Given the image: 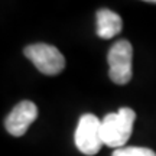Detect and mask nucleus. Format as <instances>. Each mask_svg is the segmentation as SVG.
<instances>
[{
    "instance_id": "f257e3e1",
    "label": "nucleus",
    "mask_w": 156,
    "mask_h": 156,
    "mask_svg": "<svg viewBox=\"0 0 156 156\" xmlns=\"http://www.w3.org/2000/svg\"><path fill=\"white\" fill-rule=\"evenodd\" d=\"M134 120H136V113L129 107H122L116 113L107 114L101 120L103 143L108 147H116V149L124 147L132 136Z\"/></svg>"
},
{
    "instance_id": "f03ea898",
    "label": "nucleus",
    "mask_w": 156,
    "mask_h": 156,
    "mask_svg": "<svg viewBox=\"0 0 156 156\" xmlns=\"http://www.w3.org/2000/svg\"><path fill=\"white\" fill-rule=\"evenodd\" d=\"M133 46L127 39H119L112 45L107 54L108 75L114 84L124 85L132 80Z\"/></svg>"
},
{
    "instance_id": "7ed1b4c3",
    "label": "nucleus",
    "mask_w": 156,
    "mask_h": 156,
    "mask_svg": "<svg viewBox=\"0 0 156 156\" xmlns=\"http://www.w3.org/2000/svg\"><path fill=\"white\" fill-rule=\"evenodd\" d=\"M74 142L77 149L87 156L98 153L103 143L101 136V120L94 114H83L78 120V126L74 133Z\"/></svg>"
},
{
    "instance_id": "20e7f679",
    "label": "nucleus",
    "mask_w": 156,
    "mask_h": 156,
    "mask_svg": "<svg viewBox=\"0 0 156 156\" xmlns=\"http://www.w3.org/2000/svg\"><path fill=\"white\" fill-rule=\"evenodd\" d=\"M25 56L45 75H58L65 68V58L59 49L49 44H32L25 48Z\"/></svg>"
},
{
    "instance_id": "39448f33",
    "label": "nucleus",
    "mask_w": 156,
    "mask_h": 156,
    "mask_svg": "<svg viewBox=\"0 0 156 156\" xmlns=\"http://www.w3.org/2000/svg\"><path fill=\"white\" fill-rule=\"evenodd\" d=\"M36 117H38V108L34 103L29 100L20 101L6 117L5 127L12 136L19 137L26 133V130L35 122Z\"/></svg>"
},
{
    "instance_id": "423d86ee",
    "label": "nucleus",
    "mask_w": 156,
    "mask_h": 156,
    "mask_svg": "<svg viewBox=\"0 0 156 156\" xmlns=\"http://www.w3.org/2000/svg\"><path fill=\"white\" fill-rule=\"evenodd\" d=\"M97 35L103 39H112L122 32L123 20L122 17L117 15L116 12L110 9H100L97 12Z\"/></svg>"
},
{
    "instance_id": "0eeeda50",
    "label": "nucleus",
    "mask_w": 156,
    "mask_h": 156,
    "mask_svg": "<svg viewBox=\"0 0 156 156\" xmlns=\"http://www.w3.org/2000/svg\"><path fill=\"white\" fill-rule=\"evenodd\" d=\"M113 156H156V153L149 147L137 146H124L113 152Z\"/></svg>"
},
{
    "instance_id": "6e6552de",
    "label": "nucleus",
    "mask_w": 156,
    "mask_h": 156,
    "mask_svg": "<svg viewBox=\"0 0 156 156\" xmlns=\"http://www.w3.org/2000/svg\"><path fill=\"white\" fill-rule=\"evenodd\" d=\"M147 3H155L156 5V0H151V2H147Z\"/></svg>"
}]
</instances>
